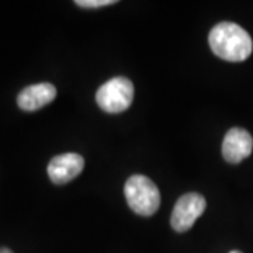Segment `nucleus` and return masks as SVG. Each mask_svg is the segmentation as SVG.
<instances>
[{
  "mask_svg": "<svg viewBox=\"0 0 253 253\" xmlns=\"http://www.w3.org/2000/svg\"><path fill=\"white\" fill-rule=\"evenodd\" d=\"M208 42L218 58L228 62H242L248 59L253 49V42L248 31L235 23H219L210 31Z\"/></svg>",
  "mask_w": 253,
  "mask_h": 253,
  "instance_id": "nucleus-1",
  "label": "nucleus"
},
{
  "mask_svg": "<svg viewBox=\"0 0 253 253\" xmlns=\"http://www.w3.org/2000/svg\"><path fill=\"white\" fill-rule=\"evenodd\" d=\"M129 208L142 217H151L161 206V193L154 181L144 174H134L124 187Z\"/></svg>",
  "mask_w": 253,
  "mask_h": 253,
  "instance_id": "nucleus-2",
  "label": "nucleus"
},
{
  "mask_svg": "<svg viewBox=\"0 0 253 253\" xmlns=\"http://www.w3.org/2000/svg\"><path fill=\"white\" fill-rule=\"evenodd\" d=\"M134 84L123 76H117L101 84L96 93V101L106 113L117 114L128 110L134 101Z\"/></svg>",
  "mask_w": 253,
  "mask_h": 253,
  "instance_id": "nucleus-3",
  "label": "nucleus"
},
{
  "mask_svg": "<svg viewBox=\"0 0 253 253\" xmlns=\"http://www.w3.org/2000/svg\"><path fill=\"white\" fill-rule=\"evenodd\" d=\"M206 199L199 193L183 194L176 201L170 217V225L176 232L189 231L206 210Z\"/></svg>",
  "mask_w": 253,
  "mask_h": 253,
  "instance_id": "nucleus-4",
  "label": "nucleus"
},
{
  "mask_svg": "<svg viewBox=\"0 0 253 253\" xmlns=\"http://www.w3.org/2000/svg\"><path fill=\"white\" fill-rule=\"evenodd\" d=\"M84 168L83 156L78 154L58 155L51 159L48 165V176L55 184H66L75 177H78Z\"/></svg>",
  "mask_w": 253,
  "mask_h": 253,
  "instance_id": "nucleus-5",
  "label": "nucleus"
},
{
  "mask_svg": "<svg viewBox=\"0 0 253 253\" xmlns=\"http://www.w3.org/2000/svg\"><path fill=\"white\" fill-rule=\"evenodd\" d=\"M252 149V135L242 128H231L222 141V156L229 163L242 162L251 156Z\"/></svg>",
  "mask_w": 253,
  "mask_h": 253,
  "instance_id": "nucleus-6",
  "label": "nucleus"
},
{
  "mask_svg": "<svg viewBox=\"0 0 253 253\" xmlns=\"http://www.w3.org/2000/svg\"><path fill=\"white\" fill-rule=\"evenodd\" d=\"M56 97V89L51 83H37L20 91L18 107L24 111H37L52 103Z\"/></svg>",
  "mask_w": 253,
  "mask_h": 253,
  "instance_id": "nucleus-7",
  "label": "nucleus"
},
{
  "mask_svg": "<svg viewBox=\"0 0 253 253\" xmlns=\"http://www.w3.org/2000/svg\"><path fill=\"white\" fill-rule=\"evenodd\" d=\"M117 3L116 0H78L76 4L84 7V9H97V7H103V6H110Z\"/></svg>",
  "mask_w": 253,
  "mask_h": 253,
  "instance_id": "nucleus-8",
  "label": "nucleus"
},
{
  "mask_svg": "<svg viewBox=\"0 0 253 253\" xmlns=\"http://www.w3.org/2000/svg\"><path fill=\"white\" fill-rule=\"evenodd\" d=\"M0 253H13L10 249H7V248H0Z\"/></svg>",
  "mask_w": 253,
  "mask_h": 253,
  "instance_id": "nucleus-9",
  "label": "nucleus"
},
{
  "mask_svg": "<svg viewBox=\"0 0 253 253\" xmlns=\"http://www.w3.org/2000/svg\"><path fill=\"white\" fill-rule=\"evenodd\" d=\"M229 253H242V252H239V251H232V252H229Z\"/></svg>",
  "mask_w": 253,
  "mask_h": 253,
  "instance_id": "nucleus-10",
  "label": "nucleus"
}]
</instances>
